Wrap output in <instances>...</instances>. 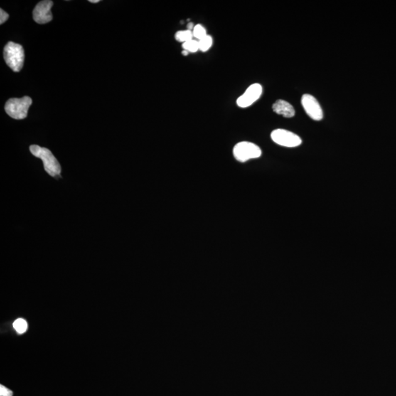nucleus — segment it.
I'll return each mask as SVG.
<instances>
[{"instance_id":"nucleus-1","label":"nucleus","mask_w":396,"mask_h":396,"mask_svg":"<svg viewBox=\"0 0 396 396\" xmlns=\"http://www.w3.org/2000/svg\"><path fill=\"white\" fill-rule=\"evenodd\" d=\"M30 151L33 156L40 158L43 161L44 169L49 175L52 177L60 176L61 167L50 150L33 145L30 146Z\"/></svg>"},{"instance_id":"nucleus-2","label":"nucleus","mask_w":396,"mask_h":396,"mask_svg":"<svg viewBox=\"0 0 396 396\" xmlns=\"http://www.w3.org/2000/svg\"><path fill=\"white\" fill-rule=\"evenodd\" d=\"M4 59L7 65L13 72H19L23 68L25 61V51L22 45L8 42L4 49Z\"/></svg>"},{"instance_id":"nucleus-3","label":"nucleus","mask_w":396,"mask_h":396,"mask_svg":"<svg viewBox=\"0 0 396 396\" xmlns=\"http://www.w3.org/2000/svg\"><path fill=\"white\" fill-rule=\"evenodd\" d=\"M33 100L31 98L25 97L21 99H11L5 106L6 113L16 120H22L28 117V109Z\"/></svg>"},{"instance_id":"nucleus-4","label":"nucleus","mask_w":396,"mask_h":396,"mask_svg":"<svg viewBox=\"0 0 396 396\" xmlns=\"http://www.w3.org/2000/svg\"><path fill=\"white\" fill-rule=\"evenodd\" d=\"M234 158L240 162H246L250 159L261 157L262 151L257 145L250 142H240L232 150Z\"/></svg>"},{"instance_id":"nucleus-5","label":"nucleus","mask_w":396,"mask_h":396,"mask_svg":"<svg viewBox=\"0 0 396 396\" xmlns=\"http://www.w3.org/2000/svg\"><path fill=\"white\" fill-rule=\"evenodd\" d=\"M272 141L279 146L286 148H295L301 144V138L292 131L286 129H277L271 133Z\"/></svg>"},{"instance_id":"nucleus-6","label":"nucleus","mask_w":396,"mask_h":396,"mask_svg":"<svg viewBox=\"0 0 396 396\" xmlns=\"http://www.w3.org/2000/svg\"><path fill=\"white\" fill-rule=\"evenodd\" d=\"M301 105L308 115L314 121H320L323 119L322 107L316 98L311 94H304L301 99Z\"/></svg>"},{"instance_id":"nucleus-7","label":"nucleus","mask_w":396,"mask_h":396,"mask_svg":"<svg viewBox=\"0 0 396 396\" xmlns=\"http://www.w3.org/2000/svg\"><path fill=\"white\" fill-rule=\"evenodd\" d=\"M263 94L262 85L259 83L249 86L241 97L238 98L237 105L241 108H247L257 102Z\"/></svg>"},{"instance_id":"nucleus-8","label":"nucleus","mask_w":396,"mask_h":396,"mask_svg":"<svg viewBox=\"0 0 396 396\" xmlns=\"http://www.w3.org/2000/svg\"><path fill=\"white\" fill-rule=\"evenodd\" d=\"M52 6H53V2L50 0H44L38 3L33 13L35 22L40 25L50 22L52 20L51 12Z\"/></svg>"},{"instance_id":"nucleus-9","label":"nucleus","mask_w":396,"mask_h":396,"mask_svg":"<svg viewBox=\"0 0 396 396\" xmlns=\"http://www.w3.org/2000/svg\"><path fill=\"white\" fill-rule=\"evenodd\" d=\"M272 109L275 113L287 119H291L295 115L294 107L289 102L283 99L276 101L272 105Z\"/></svg>"},{"instance_id":"nucleus-10","label":"nucleus","mask_w":396,"mask_h":396,"mask_svg":"<svg viewBox=\"0 0 396 396\" xmlns=\"http://www.w3.org/2000/svg\"><path fill=\"white\" fill-rule=\"evenodd\" d=\"M175 38L178 41L182 42V43H185V42L189 41V40L193 39V33L191 30H181V31H178L175 35Z\"/></svg>"},{"instance_id":"nucleus-11","label":"nucleus","mask_w":396,"mask_h":396,"mask_svg":"<svg viewBox=\"0 0 396 396\" xmlns=\"http://www.w3.org/2000/svg\"><path fill=\"white\" fill-rule=\"evenodd\" d=\"M199 50L201 52H207L209 50L212 44H213V39L211 35H207L202 39L198 40Z\"/></svg>"},{"instance_id":"nucleus-12","label":"nucleus","mask_w":396,"mask_h":396,"mask_svg":"<svg viewBox=\"0 0 396 396\" xmlns=\"http://www.w3.org/2000/svg\"><path fill=\"white\" fill-rule=\"evenodd\" d=\"M13 328L18 334H23L28 330V322L23 318H18L13 322Z\"/></svg>"},{"instance_id":"nucleus-13","label":"nucleus","mask_w":396,"mask_h":396,"mask_svg":"<svg viewBox=\"0 0 396 396\" xmlns=\"http://www.w3.org/2000/svg\"><path fill=\"white\" fill-rule=\"evenodd\" d=\"M182 47L185 51L195 53L199 50L198 40L195 39L189 40V41L183 43Z\"/></svg>"},{"instance_id":"nucleus-14","label":"nucleus","mask_w":396,"mask_h":396,"mask_svg":"<svg viewBox=\"0 0 396 396\" xmlns=\"http://www.w3.org/2000/svg\"><path fill=\"white\" fill-rule=\"evenodd\" d=\"M193 33L194 38H196L197 40L202 39L207 35L206 30L201 25H195L193 30Z\"/></svg>"},{"instance_id":"nucleus-15","label":"nucleus","mask_w":396,"mask_h":396,"mask_svg":"<svg viewBox=\"0 0 396 396\" xmlns=\"http://www.w3.org/2000/svg\"><path fill=\"white\" fill-rule=\"evenodd\" d=\"M0 396H13V392L3 385H0Z\"/></svg>"},{"instance_id":"nucleus-16","label":"nucleus","mask_w":396,"mask_h":396,"mask_svg":"<svg viewBox=\"0 0 396 396\" xmlns=\"http://www.w3.org/2000/svg\"><path fill=\"white\" fill-rule=\"evenodd\" d=\"M8 18H9V14L3 9L0 10V24L3 25V23L6 22Z\"/></svg>"},{"instance_id":"nucleus-17","label":"nucleus","mask_w":396,"mask_h":396,"mask_svg":"<svg viewBox=\"0 0 396 396\" xmlns=\"http://www.w3.org/2000/svg\"><path fill=\"white\" fill-rule=\"evenodd\" d=\"M187 27H188L189 30H191V31H193L194 28H195V25H194L193 23L190 22L187 25Z\"/></svg>"},{"instance_id":"nucleus-18","label":"nucleus","mask_w":396,"mask_h":396,"mask_svg":"<svg viewBox=\"0 0 396 396\" xmlns=\"http://www.w3.org/2000/svg\"><path fill=\"white\" fill-rule=\"evenodd\" d=\"M89 2H90L91 3H98L100 1H99V0H90Z\"/></svg>"},{"instance_id":"nucleus-19","label":"nucleus","mask_w":396,"mask_h":396,"mask_svg":"<svg viewBox=\"0 0 396 396\" xmlns=\"http://www.w3.org/2000/svg\"><path fill=\"white\" fill-rule=\"evenodd\" d=\"M189 52L185 51V50H183V52H182V55H184V56H187V55H188Z\"/></svg>"}]
</instances>
